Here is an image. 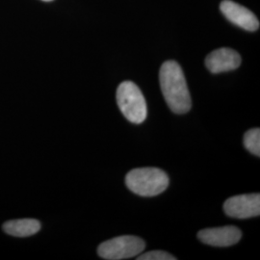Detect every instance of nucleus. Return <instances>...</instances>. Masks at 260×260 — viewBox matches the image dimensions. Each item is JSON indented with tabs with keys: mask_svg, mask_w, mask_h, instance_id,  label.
<instances>
[{
	"mask_svg": "<svg viewBox=\"0 0 260 260\" xmlns=\"http://www.w3.org/2000/svg\"><path fill=\"white\" fill-rule=\"evenodd\" d=\"M117 103L122 115L130 122L140 124L147 119V103L136 84L131 81L120 84L117 89Z\"/></svg>",
	"mask_w": 260,
	"mask_h": 260,
	"instance_id": "7ed1b4c3",
	"label": "nucleus"
},
{
	"mask_svg": "<svg viewBox=\"0 0 260 260\" xmlns=\"http://www.w3.org/2000/svg\"><path fill=\"white\" fill-rule=\"evenodd\" d=\"M241 56L232 48L223 47L214 50L205 59V66L212 74H221L236 70L241 65Z\"/></svg>",
	"mask_w": 260,
	"mask_h": 260,
	"instance_id": "6e6552de",
	"label": "nucleus"
},
{
	"mask_svg": "<svg viewBox=\"0 0 260 260\" xmlns=\"http://www.w3.org/2000/svg\"><path fill=\"white\" fill-rule=\"evenodd\" d=\"M41 223L35 219L13 220L3 224L4 233L15 237H28L39 233Z\"/></svg>",
	"mask_w": 260,
	"mask_h": 260,
	"instance_id": "1a4fd4ad",
	"label": "nucleus"
},
{
	"mask_svg": "<svg viewBox=\"0 0 260 260\" xmlns=\"http://www.w3.org/2000/svg\"><path fill=\"white\" fill-rule=\"evenodd\" d=\"M167 174L157 168L131 170L125 177L130 191L142 197H154L163 193L169 186Z\"/></svg>",
	"mask_w": 260,
	"mask_h": 260,
	"instance_id": "f03ea898",
	"label": "nucleus"
},
{
	"mask_svg": "<svg viewBox=\"0 0 260 260\" xmlns=\"http://www.w3.org/2000/svg\"><path fill=\"white\" fill-rule=\"evenodd\" d=\"M159 80L163 96L172 111L185 114L191 109V96L179 64L176 61L165 62L161 66Z\"/></svg>",
	"mask_w": 260,
	"mask_h": 260,
	"instance_id": "f257e3e1",
	"label": "nucleus"
},
{
	"mask_svg": "<svg viewBox=\"0 0 260 260\" xmlns=\"http://www.w3.org/2000/svg\"><path fill=\"white\" fill-rule=\"evenodd\" d=\"M241 237V231L233 225L206 229L198 233L200 241L213 247L233 246L240 241Z\"/></svg>",
	"mask_w": 260,
	"mask_h": 260,
	"instance_id": "423d86ee",
	"label": "nucleus"
},
{
	"mask_svg": "<svg viewBox=\"0 0 260 260\" xmlns=\"http://www.w3.org/2000/svg\"><path fill=\"white\" fill-rule=\"evenodd\" d=\"M220 8L224 17L239 27L248 31H255L259 28V20L256 16L240 4L232 0H223Z\"/></svg>",
	"mask_w": 260,
	"mask_h": 260,
	"instance_id": "0eeeda50",
	"label": "nucleus"
},
{
	"mask_svg": "<svg viewBox=\"0 0 260 260\" xmlns=\"http://www.w3.org/2000/svg\"><path fill=\"white\" fill-rule=\"evenodd\" d=\"M138 260H176L177 257L163 251H152L141 254Z\"/></svg>",
	"mask_w": 260,
	"mask_h": 260,
	"instance_id": "9b49d317",
	"label": "nucleus"
},
{
	"mask_svg": "<svg viewBox=\"0 0 260 260\" xmlns=\"http://www.w3.org/2000/svg\"><path fill=\"white\" fill-rule=\"evenodd\" d=\"M244 146L251 153L259 156L260 155V129L253 128L245 133Z\"/></svg>",
	"mask_w": 260,
	"mask_h": 260,
	"instance_id": "9d476101",
	"label": "nucleus"
},
{
	"mask_svg": "<svg viewBox=\"0 0 260 260\" xmlns=\"http://www.w3.org/2000/svg\"><path fill=\"white\" fill-rule=\"evenodd\" d=\"M43 1H52V0H43Z\"/></svg>",
	"mask_w": 260,
	"mask_h": 260,
	"instance_id": "f8f14e48",
	"label": "nucleus"
},
{
	"mask_svg": "<svg viewBox=\"0 0 260 260\" xmlns=\"http://www.w3.org/2000/svg\"><path fill=\"white\" fill-rule=\"evenodd\" d=\"M146 243L137 236L123 235L103 242L98 253L103 259H127L138 256L145 250Z\"/></svg>",
	"mask_w": 260,
	"mask_h": 260,
	"instance_id": "20e7f679",
	"label": "nucleus"
},
{
	"mask_svg": "<svg viewBox=\"0 0 260 260\" xmlns=\"http://www.w3.org/2000/svg\"><path fill=\"white\" fill-rule=\"evenodd\" d=\"M223 211L236 219H248L260 215L259 194L234 196L223 204Z\"/></svg>",
	"mask_w": 260,
	"mask_h": 260,
	"instance_id": "39448f33",
	"label": "nucleus"
}]
</instances>
